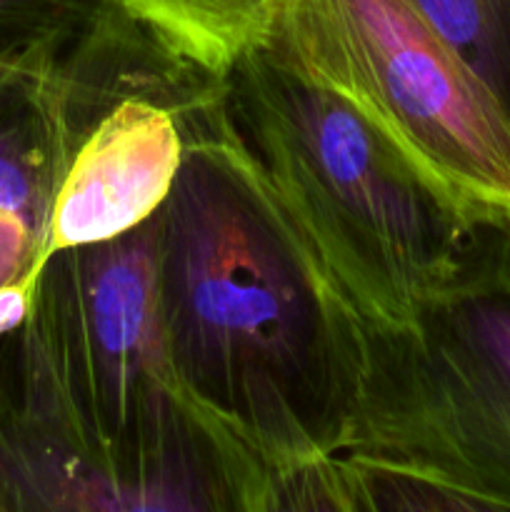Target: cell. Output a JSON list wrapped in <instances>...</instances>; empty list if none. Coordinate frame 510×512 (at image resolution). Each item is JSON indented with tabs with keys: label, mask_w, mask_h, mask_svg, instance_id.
I'll return each instance as SVG.
<instances>
[{
	"label": "cell",
	"mask_w": 510,
	"mask_h": 512,
	"mask_svg": "<svg viewBox=\"0 0 510 512\" xmlns=\"http://www.w3.org/2000/svg\"><path fill=\"white\" fill-rule=\"evenodd\" d=\"M243 108L258 155L218 153L243 175L298 258L335 365L358 383L448 285L473 225L460 223L398 153L328 90L270 50L245 55Z\"/></svg>",
	"instance_id": "6da1fadb"
},
{
	"label": "cell",
	"mask_w": 510,
	"mask_h": 512,
	"mask_svg": "<svg viewBox=\"0 0 510 512\" xmlns=\"http://www.w3.org/2000/svg\"><path fill=\"white\" fill-rule=\"evenodd\" d=\"M158 243L178 408L265 453L310 443L300 393L308 365L323 345L333 360V348L298 258L248 180L220 153L185 155Z\"/></svg>",
	"instance_id": "7a4b0ae2"
},
{
	"label": "cell",
	"mask_w": 510,
	"mask_h": 512,
	"mask_svg": "<svg viewBox=\"0 0 510 512\" xmlns=\"http://www.w3.org/2000/svg\"><path fill=\"white\" fill-rule=\"evenodd\" d=\"M265 50L353 108L460 223H508V105L413 0H278Z\"/></svg>",
	"instance_id": "3957f363"
},
{
	"label": "cell",
	"mask_w": 510,
	"mask_h": 512,
	"mask_svg": "<svg viewBox=\"0 0 510 512\" xmlns=\"http://www.w3.org/2000/svg\"><path fill=\"white\" fill-rule=\"evenodd\" d=\"M405 350L403 403L370 405L383 463L448 505L510 510V220L473 225L453 278Z\"/></svg>",
	"instance_id": "277c9868"
},
{
	"label": "cell",
	"mask_w": 510,
	"mask_h": 512,
	"mask_svg": "<svg viewBox=\"0 0 510 512\" xmlns=\"http://www.w3.org/2000/svg\"><path fill=\"white\" fill-rule=\"evenodd\" d=\"M78 270L55 283L45 265L33 318L95 365V405L115 428L153 423L165 403L178 408L160 300L158 215L140 228L85 248Z\"/></svg>",
	"instance_id": "5b68a950"
},
{
	"label": "cell",
	"mask_w": 510,
	"mask_h": 512,
	"mask_svg": "<svg viewBox=\"0 0 510 512\" xmlns=\"http://www.w3.org/2000/svg\"><path fill=\"white\" fill-rule=\"evenodd\" d=\"M185 160L168 108L125 98L75 145L53 200L45 260L108 243L163 210Z\"/></svg>",
	"instance_id": "8992f818"
},
{
	"label": "cell",
	"mask_w": 510,
	"mask_h": 512,
	"mask_svg": "<svg viewBox=\"0 0 510 512\" xmlns=\"http://www.w3.org/2000/svg\"><path fill=\"white\" fill-rule=\"evenodd\" d=\"M75 145L55 58L0 63V290L40 285L53 200Z\"/></svg>",
	"instance_id": "52a82bcc"
},
{
	"label": "cell",
	"mask_w": 510,
	"mask_h": 512,
	"mask_svg": "<svg viewBox=\"0 0 510 512\" xmlns=\"http://www.w3.org/2000/svg\"><path fill=\"white\" fill-rule=\"evenodd\" d=\"M170 55L228 73L273 35L278 0H113Z\"/></svg>",
	"instance_id": "ba28073f"
},
{
	"label": "cell",
	"mask_w": 510,
	"mask_h": 512,
	"mask_svg": "<svg viewBox=\"0 0 510 512\" xmlns=\"http://www.w3.org/2000/svg\"><path fill=\"white\" fill-rule=\"evenodd\" d=\"M510 110V0H413Z\"/></svg>",
	"instance_id": "9c48e42d"
},
{
	"label": "cell",
	"mask_w": 510,
	"mask_h": 512,
	"mask_svg": "<svg viewBox=\"0 0 510 512\" xmlns=\"http://www.w3.org/2000/svg\"><path fill=\"white\" fill-rule=\"evenodd\" d=\"M95 0H0V63L50 58Z\"/></svg>",
	"instance_id": "30bf717a"
},
{
	"label": "cell",
	"mask_w": 510,
	"mask_h": 512,
	"mask_svg": "<svg viewBox=\"0 0 510 512\" xmlns=\"http://www.w3.org/2000/svg\"><path fill=\"white\" fill-rule=\"evenodd\" d=\"M45 508L43 483L15 393L0 378V510Z\"/></svg>",
	"instance_id": "8fae6325"
}]
</instances>
